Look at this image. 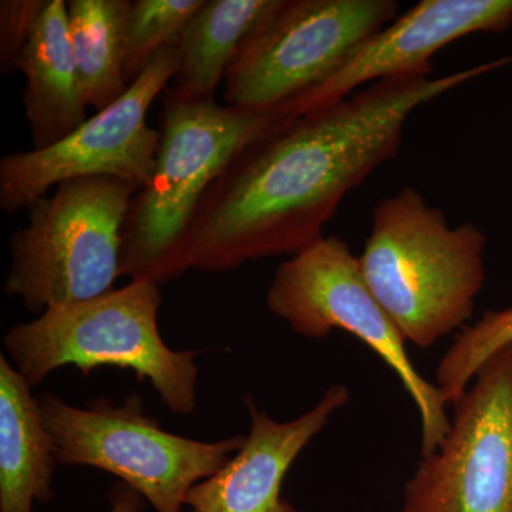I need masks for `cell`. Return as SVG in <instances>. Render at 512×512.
Here are the masks:
<instances>
[{
    "label": "cell",
    "mask_w": 512,
    "mask_h": 512,
    "mask_svg": "<svg viewBox=\"0 0 512 512\" xmlns=\"http://www.w3.org/2000/svg\"><path fill=\"white\" fill-rule=\"evenodd\" d=\"M511 63L512 55L441 77L380 80L244 148L202 200L191 269L222 274L311 247L346 195L397 156L414 111Z\"/></svg>",
    "instance_id": "obj_1"
},
{
    "label": "cell",
    "mask_w": 512,
    "mask_h": 512,
    "mask_svg": "<svg viewBox=\"0 0 512 512\" xmlns=\"http://www.w3.org/2000/svg\"><path fill=\"white\" fill-rule=\"evenodd\" d=\"M161 99L156 167L130 202L120 268V276L158 286L191 269L195 221L212 183L244 148L292 120L167 90Z\"/></svg>",
    "instance_id": "obj_2"
},
{
    "label": "cell",
    "mask_w": 512,
    "mask_h": 512,
    "mask_svg": "<svg viewBox=\"0 0 512 512\" xmlns=\"http://www.w3.org/2000/svg\"><path fill=\"white\" fill-rule=\"evenodd\" d=\"M484 232L448 227L439 208L404 187L373 208L359 259L370 292L406 342L429 349L466 328L485 281Z\"/></svg>",
    "instance_id": "obj_3"
},
{
    "label": "cell",
    "mask_w": 512,
    "mask_h": 512,
    "mask_svg": "<svg viewBox=\"0 0 512 512\" xmlns=\"http://www.w3.org/2000/svg\"><path fill=\"white\" fill-rule=\"evenodd\" d=\"M160 286L130 284L92 301L47 309L39 318L6 333V352L30 387L59 367L76 366L84 376L110 366L150 382L174 413L197 407L195 350L168 348L158 329Z\"/></svg>",
    "instance_id": "obj_4"
},
{
    "label": "cell",
    "mask_w": 512,
    "mask_h": 512,
    "mask_svg": "<svg viewBox=\"0 0 512 512\" xmlns=\"http://www.w3.org/2000/svg\"><path fill=\"white\" fill-rule=\"evenodd\" d=\"M140 187L106 177L57 185L29 208V222L10 241L6 295L30 312L92 301L114 291L123 228Z\"/></svg>",
    "instance_id": "obj_5"
},
{
    "label": "cell",
    "mask_w": 512,
    "mask_h": 512,
    "mask_svg": "<svg viewBox=\"0 0 512 512\" xmlns=\"http://www.w3.org/2000/svg\"><path fill=\"white\" fill-rule=\"evenodd\" d=\"M37 400L57 464L114 474L157 512H183L191 488L214 476L245 443L242 436L207 443L168 433L148 416L138 393L121 404L99 397L83 409L52 393Z\"/></svg>",
    "instance_id": "obj_6"
},
{
    "label": "cell",
    "mask_w": 512,
    "mask_h": 512,
    "mask_svg": "<svg viewBox=\"0 0 512 512\" xmlns=\"http://www.w3.org/2000/svg\"><path fill=\"white\" fill-rule=\"evenodd\" d=\"M266 305L305 338H326L340 329L362 340L399 376L416 404L421 457L440 447L451 426L446 400L414 367L406 340L370 292L359 259L345 241L323 237L282 262L266 292Z\"/></svg>",
    "instance_id": "obj_7"
},
{
    "label": "cell",
    "mask_w": 512,
    "mask_h": 512,
    "mask_svg": "<svg viewBox=\"0 0 512 512\" xmlns=\"http://www.w3.org/2000/svg\"><path fill=\"white\" fill-rule=\"evenodd\" d=\"M397 9L394 0H281L229 64L225 103L258 113L284 109L328 80Z\"/></svg>",
    "instance_id": "obj_8"
},
{
    "label": "cell",
    "mask_w": 512,
    "mask_h": 512,
    "mask_svg": "<svg viewBox=\"0 0 512 512\" xmlns=\"http://www.w3.org/2000/svg\"><path fill=\"white\" fill-rule=\"evenodd\" d=\"M180 57L178 45L161 50L124 96L59 143L2 157V211L29 210L49 195L50 188L76 178L106 177L140 188L146 185L161 143V131L148 126V111L173 82Z\"/></svg>",
    "instance_id": "obj_9"
},
{
    "label": "cell",
    "mask_w": 512,
    "mask_h": 512,
    "mask_svg": "<svg viewBox=\"0 0 512 512\" xmlns=\"http://www.w3.org/2000/svg\"><path fill=\"white\" fill-rule=\"evenodd\" d=\"M471 383L443 443L407 481L402 512H512V343Z\"/></svg>",
    "instance_id": "obj_10"
},
{
    "label": "cell",
    "mask_w": 512,
    "mask_h": 512,
    "mask_svg": "<svg viewBox=\"0 0 512 512\" xmlns=\"http://www.w3.org/2000/svg\"><path fill=\"white\" fill-rule=\"evenodd\" d=\"M512 0H423L366 39L332 76L281 109L298 119L340 103L357 87L404 74L431 76V57L474 33H504Z\"/></svg>",
    "instance_id": "obj_11"
},
{
    "label": "cell",
    "mask_w": 512,
    "mask_h": 512,
    "mask_svg": "<svg viewBox=\"0 0 512 512\" xmlns=\"http://www.w3.org/2000/svg\"><path fill=\"white\" fill-rule=\"evenodd\" d=\"M349 397L348 387L335 384L308 413L279 423L245 396L251 431L244 446L214 476L195 484L185 505L192 512H296L282 498L286 473Z\"/></svg>",
    "instance_id": "obj_12"
},
{
    "label": "cell",
    "mask_w": 512,
    "mask_h": 512,
    "mask_svg": "<svg viewBox=\"0 0 512 512\" xmlns=\"http://www.w3.org/2000/svg\"><path fill=\"white\" fill-rule=\"evenodd\" d=\"M18 70L26 79L22 100L33 150L59 143L87 120L67 2L49 0Z\"/></svg>",
    "instance_id": "obj_13"
},
{
    "label": "cell",
    "mask_w": 512,
    "mask_h": 512,
    "mask_svg": "<svg viewBox=\"0 0 512 512\" xmlns=\"http://www.w3.org/2000/svg\"><path fill=\"white\" fill-rule=\"evenodd\" d=\"M57 460L39 400L0 356V512H33L52 500Z\"/></svg>",
    "instance_id": "obj_14"
},
{
    "label": "cell",
    "mask_w": 512,
    "mask_h": 512,
    "mask_svg": "<svg viewBox=\"0 0 512 512\" xmlns=\"http://www.w3.org/2000/svg\"><path fill=\"white\" fill-rule=\"evenodd\" d=\"M281 0H205L180 43V66L167 92L178 99H214L229 64L256 26Z\"/></svg>",
    "instance_id": "obj_15"
},
{
    "label": "cell",
    "mask_w": 512,
    "mask_h": 512,
    "mask_svg": "<svg viewBox=\"0 0 512 512\" xmlns=\"http://www.w3.org/2000/svg\"><path fill=\"white\" fill-rule=\"evenodd\" d=\"M131 0L67 2L70 42L83 99L97 111L116 103L128 90L126 30Z\"/></svg>",
    "instance_id": "obj_16"
},
{
    "label": "cell",
    "mask_w": 512,
    "mask_h": 512,
    "mask_svg": "<svg viewBox=\"0 0 512 512\" xmlns=\"http://www.w3.org/2000/svg\"><path fill=\"white\" fill-rule=\"evenodd\" d=\"M205 0H136L126 30L124 73L131 86L161 50L178 45L192 16Z\"/></svg>",
    "instance_id": "obj_17"
},
{
    "label": "cell",
    "mask_w": 512,
    "mask_h": 512,
    "mask_svg": "<svg viewBox=\"0 0 512 512\" xmlns=\"http://www.w3.org/2000/svg\"><path fill=\"white\" fill-rule=\"evenodd\" d=\"M512 343V306L485 312L476 325L466 326L437 367L436 386L447 404L467 392L484 363Z\"/></svg>",
    "instance_id": "obj_18"
},
{
    "label": "cell",
    "mask_w": 512,
    "mask_h": 512,
    "mask_svg": "<svg viewBox=\"0 0 512 512\" xmlns=\"http://www.w3.org/2000/svg\"><path fill=\"white\" fill-rule=\"evenodd\" d=\"M49 0H2L0 2V72L18 70L20 56L35 35Z\"/></svg>",
    "instance_id": "obj_19"
},
{
    "label": "cell",
    "mask_w": 512,
    "mask_h": 512,
    "mask_svg": "<svg viewBox=\"0 0 512 512\" xmlns=\"http://www.w3.org/2000/svg\"><path fill=\"white\" fill-rule=\"evenodd\" d=\"M143 500L144 498L133 488L124 483H117L110 493V512H140Z\"/></svg>",
    "instance_id": "obj_20"
}]
</instances>
